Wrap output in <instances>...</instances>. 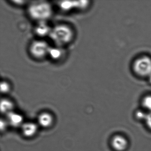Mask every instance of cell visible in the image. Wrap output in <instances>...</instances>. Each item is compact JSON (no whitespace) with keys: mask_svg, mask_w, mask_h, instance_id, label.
<instances>
[{"mask_svg":"<svg viewBox=\"0 0 151 151\" xmlns=\"http://www.w3.org/2000/svg\"><path fill=\"white\" fill-rule=\"evenodd\" d=\"M133 69L139 76H149L151 75V59L145 56L139 58L134 63Z\"/></svg>","mask_w":151,"mask_h":151,"instance_id":"3957f363","label":"cell"},{"mask_svg":"<svg viewBox=\"0 0 151 151\" xmlns=\"http://www.w3.org/2000/svg\"><path fill=\"white\" fill-rule=\"evenodd\" d=\"M38 122L41 126L45 127H49L52 123V116L48 113H43L39 116Z\"/></svg>","mask_w":151,"mask_h":151,"instance_id":"52a82bcc","label":"cell"},{"mask_svg":"<svg viewBox=\"0 0 151 151\" xmlns=\"http://www.w3.org/2000/svg\"><path fill=\"white\" fill-rule=\"evenodd\" d=\"M37 129V127L35 124L33 123H26L23 125L22 127V132L24 136L30 137L36 133Z\"/></svg>","mask_w":151,"mask_h":151,"instance_id":"8992f818","label":"cell"},{"mask_svg":"<svg viewBox=\"0 0 151 151\" xmlns=\"http://www.w3.org/2000/svg\"><path fill=\"white\" fill-rule=\"evenodd\" d=\"M128 144L127 139L122 135H115L111 139L112 147L116 151H124L128 147Z\"/></svg>","mask_w":151,"mask_h":151,"instance_id":"5b68a950","label":"cell"},{"mask_svg":"<svg viewBox=\"0 0 151 151\" xmlns=\"http://www.w3.org/2000/svg\"><path fill=\"white\" fill-rule=\"evenodd\" d=\"M1 109L3 113H10L13 108V104L11 101L6 99L1 100Z\"/></svg>","mask_w":151,"mask_h":151,"instance_id":"30bf717a","label":"cell"},{"mask_svg":"<svg viewBox=\"0 0 151 151\" xmlns=\"http://www.w3.org/2000/svg\"><path fill=\"white\" fill-rule=\"evenodd\" d=\"M142 105L145 110L147 112H151V96H146L142 101Z\"/></svg>","mask_w":151,"mask_h":151,"instance_id":"7c38bea8","label":"cell"},{"mask_svg":"<svg viewBox=\"0 0 151 151\" xmlns=\"http://www.w3.org/2000/svg\"><path fill=\"white\" fill-rule=\"evenodd\" d=\"M48 54L53 59H57L60 57L61 55V52L60 49L58 48H50Z\"/></svg>","mask_w":151,"mask_h":151,"instance_id":"4fadbf2b","label":"cell"},{"mask_svg":"<svg viewBox=\"0 0 151 151\" xmlns=\"http://www.w3.org/2000/svg\"><path fill=\"white\" fill-rule=\"evenodd\" d=\"M50 36L56 45L61 46L68 44L71 40L73 32L68 26L59 25L51 30Z\"/></svg>","mask_w":151,"mask_h":151,"instance_id":"6da1fadb","label":"cell"},{"mask_svg":"<svg viewBox=\"0 0 151 151\" xmlns=\"http://www.w3.org/2000/svg\"><path fill=\"white\" fill-rule=\"evenodd\" d=\"M145 110H138L136 112V116L138 120L145 121L147 113Z\"/></svg>","mask_w":151,"mask_h":151,"instance_id":"5bb4252c","label":"cell"},{"mask_svg":"<svg viewBox=\"0 0 151 151\" xmlns=\"http://www.w3.org/2000/svg\"><path fill=\"white\" fill-rule=\"evenodd\" d=\"M51 31L48 26L43 23L39 24L36 29V33L40 36H44L48 33L50 34Z\"/></svg>","mask_w":151,"mask_h":151,"instance_id":"9c48e42d","label":"cell"},{"mask_svg":"<svg viewBox=\"0 0 151 151\" xmlns=\"http://www.w3.org/2000/svg\"><path fill=\"white\" fill-rule=\"evenodd\" d=\"M29 15L35 20H45L50 17L52 10L51 6L46 2L35 3L29 8Z\"/></svg>","mask_w":151,"mask_h":151,"instance_id":"7a4b0ae2","label":"cell"},{"mask_svg":"<svg viewBox=\"0 0 151 151\" xmlns=\"http://www.w3.org/2000/svg\"><path fill=\"white\" fill-rule=\"evenodd\" d=\"M50 48L45 41H35L31 45L29 51L33 57L41 59L48 54Z\"/></svg>","mask_w":151,"mask_h":151,"instance_id":"277c9868","label":"cell"},{"mask_svg":"<svg viewBox=\"0 0 151 151\" xmlns=\"http://www.w3.org/2000/svg\"><path fill=\"white\" fill-rule=\"evenodd\" d=\"M149 77V82L151 83V75L148 76Z\"/></svg>","mask_w":151,"mask_h":151,"instance_id":"ac0fdd59","label":"cell"},{"mask_svg":"<svg viewBox=\"0 0 151 151\" xmlns=\"http://www.w3.org/2000/svg\"><path fill=\"white\" fill-rule=\"evenodd\" d=\"M9 90V84L6 82H1V93H6Z\"/></svg>","mask_w":151,"mask_h":151,"instance_id":"9a60e30c","label":"cell"},{"mask_svg":"<svg viewBox=\"0 0 151 151\" xmlns=\"http://www.w3.org/2000/svg\"><path fill=\"white\" fill-rule=\"evenodd\" d=\"M60 6L64 11H69L77 8L76 1H62L60 2Z\"/></svg>","mask_w":151,"mask_h":151,"instance_id":"8fae6325","label":"cell"},{"mask_svg":"<svg viewBox=\"0 0 151 151\" xmlns=\"http://www.w3.org/2000/svg\"><path fill=\"white\" fill-rule=\"evenodd\" d=\"M8 119L11 125L14 126H19L23 122L22 116L17 113L10 112L8 114Z\"/></svg>","mask_w":151,"mask_h":151,"instance_id":"ba28073f","label":"cell"},{"mask_svg":"<svg viewBox=\"0 0 151 151\" xmlns=\"http://www.w3.org/2000/svg\"><path fill=\"white\" fill-rule=\"evenodd\" d=\"M14 3H15V4H17L18 5L20 4V5H22L23 4H24L23 3L25 2L24 1H14Z\"/></svg>","mask_w":151,"mask_h":151,"instance_id":"e0dca14e","label":"cell"},{"mask_svg":"<svg viewBox=\"0 0 151 151\" xmlns=\"http://www.w3.org/2000/svg\"><path fill=\"white\" fill-rule=\"evenodd\" d=\"M145 122L147 127L151 129V112H147Z\"/></svg>","mask_w":151,"mask_h":151,"instance_id":"2e32d148","label":"cell"}]
</instances>
